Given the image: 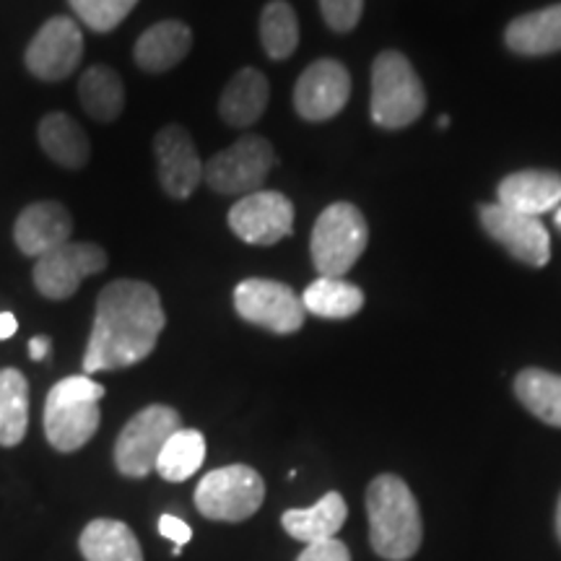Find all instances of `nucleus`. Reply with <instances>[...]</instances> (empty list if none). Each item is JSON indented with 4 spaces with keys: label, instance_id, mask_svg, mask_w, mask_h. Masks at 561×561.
<instances>
[{
    "label": "nucleus",
    "instance_id": "1",
    "mask_svg": "<svg viewBox=\"0 0 561 561\" xmlns=\"http://www.w3.org/2000/svg\"><path fill=\"white\" fill-rule=\"evenodd\" d=\"M164 325V305L151 284L133 278L112 280L96 297L83 371L94 375L144 362L157 348Z\"/></svg>",
    "mask_w": 561,
    "mask_h": 561
},
{
    "label": "nucleus",
    "instance_id": "2",
    "mask_svg": "<svg viewBox=\"0 0 561 561\" xmlns=\"http://www.w3.org/2000/svg\"><path fill=\"white\" fill-rule=\"evenodd\" d=\"M371 549L388 561H405L421 546V512L409 483L398 476H377L367 489Z\"/></svg>",
    "mask_w": 561,
    "mask_h": 561
},
{
    "label": "nucleus",
    "instance_id": "3",
    "mask_svg": "<svg viewBox=\"0 0 561 561\" xmlns=\"http://www.w3.org/2000/svg\"><path fill=\"white\" fill-rule=\"evenodd\" d=\"M104 388L89 375H73L50 390L45 403V434L58 453H76L100 430Z\"/></svg>",
    "mask_w": 561,
    "mask_h": 561
},
{
    "label": "nucleus",
    "instance_id": "4",
    "mask_svg": "<svg viewBox=\"0 0 561 561\" xmlns=\"http://www.w3.org/2000/svg\"><path fill=\"white\" fill-rule=\"evenodd\" d=\"M369 110L371 121L388 130L405 128L426 110L424 87L403 53L385 50L375 58Z\"/></svg>",
    "mask_w": 561,
    "mask_h": 561
},
{
    "label": "nucleus",
    "instance_id": "5",
    "mask_svg": "<svg viewBox=\"0 0 561 561\" xmlns=\"http://www.w3.org/2000/svg\"><path fill=\"white\" fill-rule=\"evenodd\" d=\"M369 229L362 210L351 203H333L314 221L310 252L320 276L343 278L367 250Z\"/></svg>",
    "mask_w": 561,
    "mask_h": 561
},
{
    "label": "nucleus",
    "instance_id": "6",
    "mask_svg": "<svg viewBox=\"0 0 561 561\" xmlns=\"http://www.w3.org/2000/svg\"><path fill=\"white\" fill-rule=\"evenodd\" d=\"M265 483L250 466H227L206 473L195 489V507L208 520L242 523L261 510Z\"/></svg>",
    "mask_w": 561,
    "mask_h": 561
},
{
    "label": "nucleus",
    "instance_id": "7",
    "mask_svg": "<svg viewBox=\"0 0 561 561\" xmlns=\"http://www.w3.org/2000/svg\"><path fill=\"white\" fill-rule=\"evenodd\" d=\"M182 430L180 413L170 405H149L123 426L115 442V466L123 476L144 479L157 471V460L167 439Z\"/></svg>",
    "mask_w": 561,
    "mask_h": 561
},
{
    "label": "nucleus",
    "instance_id": "8",
    "mask_svg": "<svg viewBox=\"0 0 561 561\" xmlns=\"http://www.w3.org/2000/svg\"><path fill=\"white\" fill-rule=\"evenodd\" d=\"M273 167H276V151L263 136L240 138L227 151H219L203 167V180L210 191L221 195H250L263 187Z\"/></svg>",
    "mask_w": 561,
    "mask_h": 561
},
{
    "label": "nucleus",
    "instance_id": "9",
    "mask_svg": "<svg viewBox=\"0 0 561 561\" xmlns=\"http://www.w3.org/2000/svg\"><path fill=\"white\" fill-rule=\"evenodd\" d=\"M234 310L242 320L271 333L289 335L305 325L307 310L289 286L271 278H248L237 284Z\"/></svg>",
    "mask_w": 561,
    "mask_h": 561
},
{
    "label": "nucleus",
    "instance_id": "10",
    "mask_svg": "<svg viewBox=\"0 0 561 561\" xmlns=\"http://www.w3.org/2000/svg\"><path fill=\"white\" fill-rule=\"evenodd\" d=\"M107 268V252L94 242H66L34 263V286L47 299H68L81 280Z\"/></svg>",
    "mask_w": 561,
    "mask_h": 561
},
{
    "label": "nucleus",
    "instance_id": "11",
    "mask_svg": "<svg viewBox=\"0 0 561 561\" xmlns=\"http://www.w3.org/2000/svg\"><path fill=\"white\" fill-rule=\"evenodd\" d=\"M481 224L494 242H500L512 257L528 263L533 268H543L551 257L549 229L538 216L520 214L502 203H491L481 208Z\"/></svg>",
    "mask_w": 561,
    "mask_h": 561
},
{
    "label": "nucleus",
    "instance_id": "12",
    "mask_svg": "<svg viewBox=\"0 0 561 561\" xmlns=\"http://www.w3.org/2000/svg\"><path fill=\"white\" fill-rule=\"evenodd\" d=\"M83 34L70 16L47 21L26 47V68L39 81H62L81 66Z\"/></svg>",
    "mask_w": 561,
    "mask_h": 561
},
{
    "label": "nucleus",
    "instance_id": "13",
    "mask_svg": "<svg viewBox=\"0 0 561 561\" xmlns=\"http://www.w3.org/2000/svg\"><path fill=\"white\" fill-rule=\"evenodd\" d=\"M229 227L248 244H276L294 229V206L284 193L257 191L244 195L229 210Z\"/></svg>",
    "mask_w": 561,
    "mask_h": 561
},
{
    "label": "nucleus",
    "instance_id": "14",
    "mask_svg": "<svg viewBox=\"0 0 561 561\" xmlns=\"http://www.w3.org/2000/svg\"><path fill=\"white\" fill-rule=\"evenodd\" d=\"M351 76L339 60H318L299 76L294 89V107L307 123L331 121L346 107Z\"/></svg>",
    "mask_w": 561,
    "mask_h": 561
},
{
    "label": "nucleus",
    "instance_id": "15",
    "mask_svg": "<svg viewBox=\"0 0 561 561\" xmlns=\"http://www.w3.org/2000/svg\"><path fill=\"white\" fill-rule=\"evenodd\" d=\"M159 182L174 201H185L203 182V161L191 133L180 125H167L153 138Z\"/></svg>",
    "mask_w": 561,
    "mask_h": 561
},
{
    "label": "nucleus",
    "instance_id": "16",
    "mask_svg": "<svg viewBox=\"0 0 561 561\" xmlns=\"http://www.w3.org/2000/svg\"><path fill=\"white\" fill-rule=\"evenodd\" d=\"M70 234H73V219H70L68 208L55 201H39L26 206L13 227V240L30 257H42L45 252L70 242Z\"/></svg>",
    "mask_w": 561,
    "mask_h": 561
},
{
    "label": "nucleus",
    "instance_id": "17",
    "mask_svg": "<svg viewBox=\"0 0 561 561\" xmlns=\"http://www.w3.org/2000/svg\"><path fill=\"white\" fill-rule=\"evenodd\" d=\"M496 195H500L496 203H502V206L541 219V214L561 203V174L551 170H523L507 174L496 187Z\"/></svg>",
    "mask_w": 561,
    "mask_h": 561
},
{
    "label": "nucleus",
    "instance_id": "18",
    "mask_svg": "<svg viewBox=\"0 0 561 561\" xmlns=\"http://www.w3.org/2000/svg\"><path fill=\"white\" fill-rule=\"evenodd\" d=\"M193 47L191 26L182 21H159L151 30H146L136 42V62L146 73H164L172 70L178 62L185 60V55Z\"/></svg>",
    "mask_w": 561,
    "mask_h": 561
},
{
    "label": "nucleus",
    "instance_id": "19",
    "mask_svg": "<svg viewBox=\"0 0 561 561\" xmlns=\"http://www.w3.org/2000/svg\"><path fill=\"white\" fill-rule=\"evenodd\" d=\"M271 100L268 79L257 68H242L224 89L219 112L231 128H248L263 117Z\"/></svg>",
    "mask_w": 561,
    "mask_h": 561
},
{
    "label": "nucleus",
    "instance_id": "20",
    "mask_svg": "<svg viewBox=\"0 0 561 561\" xmlns=\"http://www.w3.org/2000/svg\"><path fill=\"white\" fill-rule=\"evenodd\" d=\"M348 517L346 500L339 494V491H331L325 494L318 504L307 510H286L284 517H280V525L289 533L291 538H297L301 543H320L328 541V538H335V533L343 528Z\"/></svg>",
    "mask_w": 561,
    "mask_h": 561
},
{
    "label": "nucleus",
    "instance_id": "21",
    "mask_svg": "<svg viewBox=\"0 0 561 561\" xmlns=\"http://www.w3.org/2000/svg\"><path fill=\"white\" fill-rule=\"evenodd\" d=\"M37 136L42 151L55 164L66 167V170H81V167L89 164L91 146L87 133L66 112H50V115L42 117Z\"/></svg>",
    "mask_w": 561,
    "mask_h": 561
},
{
    "label": "nucleus",
    "instance_id": "22",
    "mask_svg": "<svg viewBox=\"0 0 561 561\" xmlns=\"http://www.w3.org/2000/svg\"><path fill=\"white\" fill-rule=\"evenodd\" d=\"M81 553L87 561H144V551L128 525L121 520H91L81 533Z\"/></svg>",
    "mask_w": 561,
    "mask_h": 561
},
{
    "label": "nucleus",
    "instance_id": "23",
    "mask_svg": "<svg viewBox=\"0 0 561 561\" xmlns=\"http://www.w3.org/2000/svg\"><path fill=\"white\" fill-rule=\"evenodd\" d=\"M510 50L520 55H549L561 50V3L525 13L507 26Z\"/></svg>",
    "mask_w": 561,
    "mask_h": 561
},
{
    "label": "nucleus",
    "instance_id": "24",
    "mask_svg": "<svg viewBox=\"0 0 561 561\" xmlns=\"http://www.w3.org/2000/svg\"><path fill=\"white\" fill-rule=\"evenodd\" d=\"M79 100L89 117L96 123H112L125 110L123 79L107 66H91L79 81Z\"/></svg>",
    "mask_w": 561,
    "mask_h": 561
},
{
    "label": "nucleus",
    "instance_id": "25",
    "mask_svg": "<svg viewBox=\"0 0 561 561\" xmlns=\"http://www.w3.org/2000/svg\"><path fill=\"white\" fill-rule=\"evenodd\" d=\"M30 426V382L19 369H0V445L16 447Z\"/></svg>",
    "mask_w": 561,
    "mask_h": 561
},
{
    "label": "nucleus",
    "instance_id": "26",
    "mask_svg": "<svg viewBox=\"0 0 561 561\" xmlns=\"http://www.w3.org/2000/svg\"><path fill=\"white\" fill-rule=\"evenodd\" d=\"M301 305H305L307 312L318 314V318L346 320L354 318L364 307V291L343 278L320 276L307 286Z\"/></svg>",
    "mask_w": 561,
    "mask_h": 561
},
{
    "label": "nucleus",
    "instance_id": "27",
    "mask_svg": "<svg viewBox=\"0 0 561 561\" xmlns=\"http://www.w3.org/2000/svg\"><path fill=\"white\" fill-rule=\"evenodd\" d=\"M515 396L533 416L561 430V375L546 369H523L515 377Z\"/></svg>",
    "mask_w": 561,
    "mask_h": 561
},
{
    "label": "nucleus",
    "instance_id": "28",
    "mask_svg": "<svg viewBox=\"0 0 561 561\" xmlns=\"http://www.w3.org/2000/svg\"><path fill=\"white\" fill-rule=\"evenodd\" d=\"M203 460H206V437L198 430H178L159 455L157 473L164 481L180 483L198 473Z\"/></svg>",
    "mask_w": 561,
    "mask_h": 561
},
{
    "label": "nucleus",
    "instance_id": "29",
    "mask_svg": "<svg viewBox=\"0 0 561 561\" xmlns=\"http://www.w3.org/2000/svg\"><path fill=\"white\" fill-rule=\"evenodd\" d=\"M261 42L263 50L273 60H284L299 45V21L297 13L284 0H273L263 9L261 16Z\"/></svg>",
    "mask_w": 561,
    "mask_h": 561
},
{
    "label": "nucleus",
    "instance_id": "30",
    "mask_svg": "<svg viewBox=\"0 0 561 561\" xmlns=\"http://www.w3.org/2000/svg\"><path fill=\"white\" fill-rule=\"evenodd\" d=\"M68 3L91 32L107 34L128 19L138 0H68Z\"/></svg>",
    "mask_w": 561,
    "mask_h": 561
},
{
    "label": "nucleus",
    "instance_id": "31",
    "mask_svg": "<svg viewBox=\"0 0 561 561\" xmlns=\"http://www.w3.org/2000/svg\"><path fill=\"white\" fill-rule=\"evenodd\" d=\"M322 19L333 32H351L359 24L364 0H320Z\"/></svg>",
    "mask_w": 561,
    "mask_h": 561
},
{
    "label": "nucleus",
    "instance_id": "32",
    "mask_svg": "<svg viewBox=\"0 0 561 561\" xmlns=\"http://www.w3.org/2000/svg\"><path fill=\"white\" fill-rule=\"evenodd\" d=\"M297 561H351V553L346 543H341L339 538H328V541L307 546Z\"/></svg>",
    "mask_w": 561,
    "mask_h": 561
},
{
    "label": "nucleus",
    "instance_id": "33",
    "mask_svg": "<svg viewBox=\"0 0 561 561\" xmlns=\"http://www.w3.org/2000/svg\"><path fill=\"white\" fill-rule=\"evenodd\" d=\"M159 533L164 538H170L174 546H180V549L185 543H191V538H193L191 525H187L185 520H180V517H174V515H161L159 517Z\"/></svg>",
    "mask_w": 561,
    "mask_h": 561
},
{
    "label": "nucleus",
    "instance_id": "34",
    "mask_svg": "<svg viewBox=\"0 0 561 561\" xmlns=\"http://www.w3.org/2000/svg\"><path fill=\"white\" fill-rule=\"evenodd\" d=\"M47 354H50V339L39 335V339H32L30 341V356H32L34 362H42Z\"/></svg>",
    "mask_w": 561,
    "mask_h": 561
},
{
    "label": "nucleus",
    "instance_id": "35",
    "mask_svg": "<svg viewBox=\"0 0 561 561\" xmlns=\"http://www.w3.org/2000/svg\"><path fill=\"white\" fill-rule=\"evenodd\" d=\"M19 331V322L13 318V312H0V341L11 339Z\"/></svg>",
    "mask_w": 561,
    "mask_h": 561
},
{
    "label": "nucleus",
    "instance_id": "36",
    "mask_svg": "<svg viewBox=\"0 0 561 561\" xmlns=\"http://www.w3.org/2000/svg\"><path fill=\"white\" fill-rule=\"evenodd\" d=\"M557 536L561 541V496H559V504H557Z\"/></svg>",
    "mask_w": 561,
    "mask_h": 561
},
{
    "label": "nucleus",
    "instance_id": "37",
    "mask_svg": "<svg viewBox=\"0 0 561 561\" xmlns=\"http://www.w3.org/2000/svg\"><path fill=\"white\" fill-rule=\"evenodd\" d=\"M447 125H450V121H447V115H442L439 117V128H447Z\"/></svg>",
    "mask_w": 561,
    "mask_h": 561
},
{
    "label": "nucleus",
    "instance_id": "38",
    "mask_svg": "<svg viewBox=\"0 0 561 561\" xmlns=\"http://www.w3.org/2000/svg\"><path fill=\"white\" fill-rule=\"evenodd\" d=\"M553 221H557V227H559V229H561V208H559V210H557V219H553Z\"/></svg>",
    "mask_w": 561,
    "mask_h": 561
}]
</instances>
